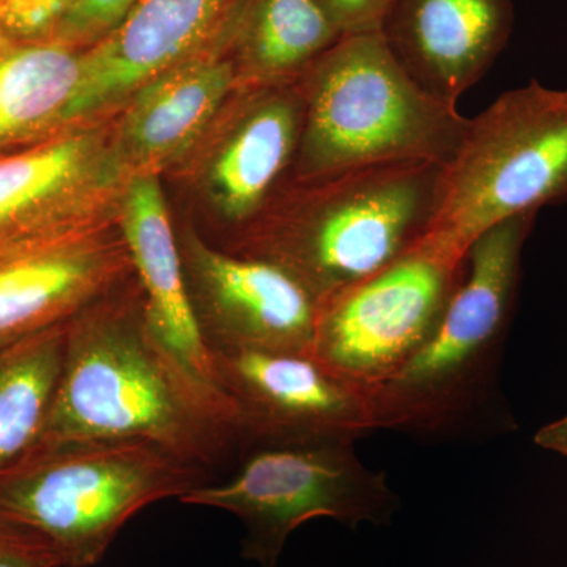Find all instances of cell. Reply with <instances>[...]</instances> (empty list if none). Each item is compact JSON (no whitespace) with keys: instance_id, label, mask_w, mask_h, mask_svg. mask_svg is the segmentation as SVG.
Instances as JSON below:
<instances>
[{"instance_id":"obj_7","label":"cell","mask_w":567,"mask_h":567,"mask_svg":"<svg viewBox=\"0 0 567 567\" xmlns=\"http://www.w3.org/2000/svg\"><path fill=\"white\" fill-rule=\"evenodd\" d=\"M178 499L240 518L244 557L260 567H276L287 539L306 522L383 525L401 506L385 473L365 466L354 443L252 446L229 480L207 481Z\"/></svg>"},{"instance_id":"obj_11","label":"cell","mask_w":567,"mask_h":567,"mask_svg":"<svg viewBox=\"0 0 567 567\" xmlns=\"http://www.w3.org/2000/svg\"><path fill=\"white\" fill-rule=\"evenodd\" d=\"M181 252L194 315L212 352H312L320 301L292 274L197 237H186Z\"/></svg>"},{"instance_id":"obj_18","label":"cell","mask_w":567,"mask_h":567,"mask_svg":"<svg viewBox=\"0 0 567 567\" xmlns=\"http://www.w3.org/2000/svg\"><path fill=\"white\" fill-rule=\"evenodd\" d=\"M82 52L55 40L0 32V155L69 125Z\"/></svg>"},{"instance_id":"obj_4","label":"cell","mask_w":567,"mask_h":567,"mask_svg":"<svg viewBox=\"0 0 567 567\" xmlns=\"http://www.w3.org/2000/svg\"><path fill=\"white\" fill-rule=\"evenodd\" d=\"M303 128L293 178L417 163L445 167L470 118L416 84L380 32L344 35L300 81Z\"/></svg>"},{"instance_id":"obj_10","label":"cell","mask_w":567,"mask_h":567,"mask_svg":"<svg viewBox=\"0 0 567 567\" xmlns=\"http://www.w3.org/2000/svg\"><path fill=\"white\" fill-rule=\"evenodd\" d=\"M117 200L118 233L137 279L152 338L213 423L244 446L233 402L219 383L212 350L194 315L181 245L175 240L158 175H133Z\"/></svg>"},{"instance_id":"obj_15","label":"cell","mask_w":567,"mask_h":567,"mask_svg":"<svg viewBox=\"0 0 567 567\" xmlns=\"http://www.w3.org/2000/svg\"><path fill=\"white\" fill-rule=\"evenodd\" d=\"M237 0H137L110 33L82 51L69 123L128 102L145 82L199 50Z\"/></svg>"},{"instance_id":"obj_24","label":"cell","mask_w":567,"mask_h":567,"mask_svg":"<svg viewBox=\"0 0 567 567\" xmlns=\"http://www.w3.org/2000/svg\"><path fill=\"white\" fill-rule=\"evenodd\" d=\"M342 35L380 32L393 0H319Z\"/></svg>"},{"instance_id":"obj_8","label":"cell","mask_w":567,"mask_h":567,"mask_svg":"<svg viewBox=\"0 0 567 567\" xmlns=\"http://www.w3.org/2000/svg\"><path fill=\"white\" fill-rule=\"evenodd\" d=\"M466 268L468 252L425 235L401 259L320 303L312 353L371 394L431 338Z\"/></svg>"},{"instance_id":"obj_16","label":"cell","mask_w":567,"mask_h":567,"mask_svg":"<svg viewBox=\"0 0 567 567\" xmlns=\"http://www.w3.org/2000/svg\"><path fill=\"white\" fill-rule=\"evenodd\" d=\"M240 85L234 58L196 54L145 82L126 102L111 144L126 175L156 174L199 140Z\"/></svg>"},{"instance_id":"obj_3","label":"cell","mask_w":567,"mask_h":567,"mask_svg":"<svg viewBox=\"0 0 567 567\" xmlns=\"http://www.w3.org/2000/svg\"><path fill=\"white\" fill-rule=\"evenodd\" d=\"M442 166L399 163L293 178L234 252L270 260L320 303L401 259L427 235Z\"/></svg>"},{"instance_id":"obj_2","label":"cell","mask_w":567,"mask_h":567,"mask_svg":"<svg viewBox=\"0 0 567 567\" xmlns=\"http://www.w3.org/2000/svg\"><path fill=\"white\" fill-rule=\"evenodd\" d=\"M121 287L66 322L61 375L37 445L137 440L203 470L244 453L156 346L140 289L118 297Z\"/></svg>"},{"instance_id":"obj_19","label":"cell","mask_w":567,"mask_h":567,"mask_svg":"<svg viewBox=\"0 0 567 567\" xmlns=\"http://www.w3.org/2000/svg\"><path fill=\"white\" fill-rule=\"evenodd\" d=\"M342 37L319 0H244L234 58L240 85L297 84Z\"/></svg>"},{"instance_id":"obj_25","label":"cell","mask_w":567,"mask_h":567,"mask_svg":"<svg viewBox=\"0 0 567 567\" xmlns=\"http://www.w3.org/2000/svg\"><path fill=\"white\" fill-rule=\"evenodd\" d=\"M535 443L550 453L567 456V415L543 425L536 432Z\"/></svg>"},{"instance_id":"obj_21","label":"cell","mask_w":567,"mask_h":567,"mask_svg":"<svg viewBox=\"0 0 567 567\" xmlns=\"http://www.w3.org/2000/svg\"><path fill=\"white\" fill-rule=\"evenodd\" d=\"M80 0H0V32L24 41L51 40Z\"/></svg>"},{"instance_id":"obj_14","label":"cell","mask_w":567,"mask_h":567,"mask_svg":"<svg viewBox=\"0 0 567 567\" xmlns=\"http://www.w3.org/2000/svg\"><path fill=\"white\" fill-rule=\"evenodd\" d=\"M514 21L513 0H393L380 33L420 87L457 104L505 51Z\"/></svg>"},{"instance_id":"obj_20","label":"cell","mask_w":567,"mask_h":567,"mask_svg":"<svg viewBox=\"0 0 567 567\" xmlns=\"http://www.w3.org/2000/svg\"><path fill=\"white\" fill-rule=\"evenodd\" d=\"M66 323L0 350V475L39 442L65 352Z\"/></svg>"},{"instance_id":"obj_1","label":"cell","mask_w":567,"mask_h":567,"mask_svg":"<svg viewBox=\"0 0 567 567\" xmlns=\"http://www.w3.org/2000/svg\"><path fill=\"white\" fill-rule=\"evenodd\" d=\"M537 213L496 224L470 246L464 282L431 338L369 394L377 431L439 442L514 427L499 369L516 311L522 259Z\"/></svg>"},{"instance_id":"obj_23","label":"cell","mask_w":567,"mask_h":567,"mask_svg":"<svg viewBox=\"0 0 567 567\" xmlns=\"http://www.w3.org/2000/svg\"><path fill=\"white\" fill-rule=\"evenodd\" d=\"M0 567H62V563L35 533L0 517Z\"/></svg>"},{"instance_id":"obj_6","label":"cell","mask_w":567,"mask_h":567,"mask_svg":"<svg viewBox=\"0 0 567 567\" xmlns=\"http://www.w3.org/2000/svg\"><path fill=\"white\" fill-rule=\"evenodd\" d=\"M567 205V89L537 81L470 118L440 178L429 237L468 252L496 224Z\"/></svg>"},{"instance_id":"obj_9","label":"cell","mask_w":567,"mask_h":567,"mask_svg":"<svg viewBox=\"0 0 567 567\" xmlns=\"http://www.w3.org/2000/svg\"><path fill=\"white\" fill-rule=\"evenodd\" d=\"M245 451L259 445L354 443L377 432L371 399L312 352H212ZM244 451V453H245Z\"/></svg>"},{"instance_id":"obj_22","label":"cell","mask_w":567,"mask_h":567,"mask_svg":"<svg viewBox=\"0 0 567 567\" xmlns=\"http://www.w3.org/2000/svg\"><path fill=\"white\" fill-rule=\"evenodd\" d=\"M137 0H80L63 18L51 40L76 47L93 44L110 33Z\"/></svg>"},{"instance_id":"obj_13","label":"cell","mask_w":567,"mask_h":567,"mask_svg":"<svg viewBox=\"0 0 567 567\" xmlns=\"http://www.w3.org/2000/svg\"><path fill=\"white\" fill-rule=\"evenodd\" d=\"M128 181L111 136L76 128L0 155V244L106 221Z\"/></svg>"},{"instance_id":"obj_12","label":"cell","mask_w":567,"mask_h":567,"mask_svg":"<svg viewBox=\"0 0 567 567\" xmlns=\"http://www.w3.org/2000/svg\"><path fill=\"white\" fill-rule=\"evenodd\" d=\"M130 276L106 221L0 244V350L69 322Z\"/></svg>"},{"instance_id":"obj_17","label":"cell","mask_w":567,"mask_h":567,"mask_svg":"<svg viewBox=\"0 0 567 567\" xmlns=\"http://www.w3.org/2000/svg\"><path fill=\"white\" fill-rule=\"evenodd\" d=\"M246 91L205 177L219 216L241 227L256 221L292 171L303 128L298 82Z\"/></svg>"},{"instance_id":"obj_5","label":"cell","mask_w":567,"mask_h":567,"mask_svg":"<svg viewBox=\"0 0 567 567\" xmlns=\"http://www.w3.org/2000/svg\"><path fill=\"white\" fill-rule=\"evenodd\" d=\"M204 483L203 468L153 443L35 445L0 475V517L40 536L62 567H92L130 518Z\"/></svg>"}]
</instances>
